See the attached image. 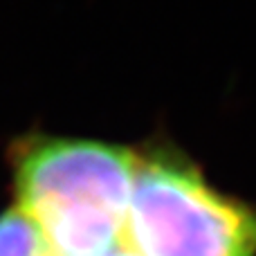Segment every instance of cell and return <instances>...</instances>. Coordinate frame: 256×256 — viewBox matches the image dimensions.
<instances>
[{
	"mask_svg": "<svg viewBox=\"0 0 256 256\" xmlns=\"http://www.w3.org/2000/svg\"><path fill=\"white\" fill-rule=\"evenodd\" d=\"M104 256H142V254H137L132 248H128L126 243H122V245H117L112 252H108V254H104Z\"/></svg>",
	"mask_w": 256,
	"mask_h": 256,
	"instance_id": "277c9868",
	"label": "cell"
},
{
	"mask_svg": "<svg viewBox=\"0 0 256 256\" xmlns=\"http://www.w3.org/2000/svg\"><path fill=\"white\" fill-rule=\"evenodd\" d=\"M0 256H52L38 227L18 207L0 214Z\"/></svg>",
	"mask_w": 256,
	"mask_h": 256,
	"instance_id": "3957f363",
	"label": "cell"
},
{
	"mask_svg": "<svg viewBox=\"0 0 256 256\" xmlns=\"http://www.w3.org/2000/svg\"><path fill=\"white\" fill-rule=\"evenodd\" d=\"M16 204L52 256H104L124 243L140 150L27 132L12 146Z\"/></svg>",
	"mask_w": 256,
	"mask_h": 256,
	"instance_id": "6da1fadb",
	"label": "cell"
},
{
	"mask_svg": "<svg viewBox=\"0 0 256 256\" xmlns=\"http://www.w3.org/2000/svg\"><path fill=\"white\" fill-rule=\"evenodd\" d=\"M124 243L142 256H256V209L176 150H140Z\"/></svg>",
	"mask_w": 256,
	"mask_h": 256,
	"instance_id": "7a4b0ae2",
	"label": "cell"
}]
</instances>
